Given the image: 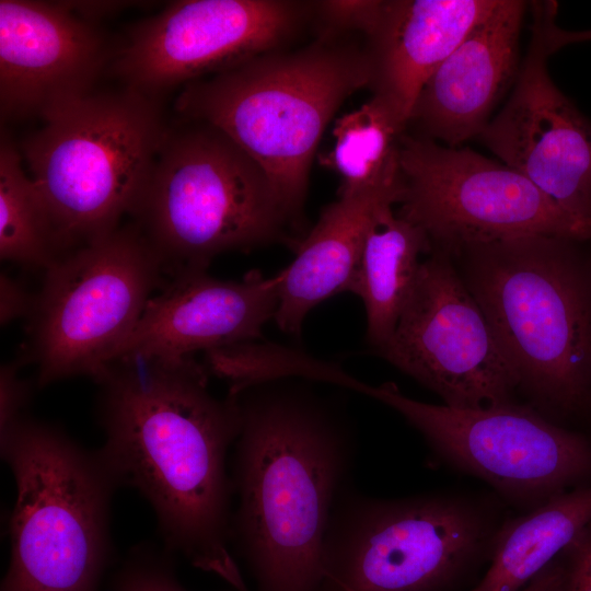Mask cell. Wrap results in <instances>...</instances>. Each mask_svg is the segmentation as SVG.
<instances>
[{
    "label": "cell",
    "instance_id": "cell-4",
    "mask_svg": "<svg viewBox=\"0 0 591 591\" xmlns=\"http://www.w3.org/2000/svg\"><path fill=\"white\" fill-rule=\"evenodd\" d=\"M338 33L324 30L305 47L275 49L187 83L176 101L185 118L218 129L263 169L298 233L328 123L345 100L373 84L368 44Z\"/></svg>",
    "mask_w": 591,
    "mask_h": 591
},
{
    "label": "cell",
    "instance_id": "cell-23",
    "mask_svg": "<svg viewBox=\"0 0 591 591\" xmlns=\"http://www.w3.org/2000/svg\"><path fill=\"white\" fill-rule=\"evenodd\" d=\"M62 254L46 205L22 169V157L4 137L0 146V256L46 269Z\"/></svg>",
    "mask_w": 591,
    "mask_h": 591
},
{
    "label": "cell",
    "instance_id": "cell-15",
    "mask_svg": "<svg viewBox=\"0 0 591 591\" xmlns=\"http://www.w3.org/2000/svg\"><path fill=\"white\" fill-rule=\"evenodd\" d=\"M107 39L67 2L0 1L2 117L45 121L92 94Z\"/></svg>",
    "mask_w": 591,
    "mask_h": 591
},
{
    "label": "cell",
    "instance_id": "cell-30",
    "mask_svg": "<svg viewBox=\"0 0 591 591\" xmlns=\"http://www.w3.org/2000/svg\"><path fill=\"white\" fill-rule=\"evenodd\" d=\"M563 568L557 557L519 591H560Z\"/></svg>",
    "mask_w": 591,
    "mask_h": 591
},
{
    "label": "cell",
    "instance_id": "cell-14",
    "mask_svg": "<svg viewBox=\"0 0 591 591\" xmlns=\"http://www.w3.org/2000/svg\"><path fill=\"white\" fill-rule=\"evenodd\" d=\"M529 49L503 107L479 134L501 163L541 189L591 235V121L548 74L543 22L532 2Z\"/></svg>",
    "mask_w": 591,
    "mask_h": 591
},
{
    "label": "cell",
    "instance_id": "cell-32",
    "mask_svg": "<svg viewBox=\"0 0 591 591\" xmlns=\"http://www.w3.org/2000/svg\"><path fill=\"white\" fill-rule=\"evenodd\" d=\"M588 242H589V244H590V246H591V235H590V237H589Z\"/></svg>",
    "mask_w": 591,
    "mask_h": 591
},
{
    "label": "cell",
    "instance_id": "cell-9",
    "mask_svg": "<svg viewBox=\"0 0 591 591\" xmlns=\"http://www.w3.org/2000/svg\"><path fill=\"white\" fill-rule=\"evenodd\" d=\"M165 265L139 225L117 228L58 257L30 322L37 384L76 375L96 382L137 326Z\"/></svg>",
    "mask_w": 591,
    "mask_h": 591
},
{
    "label": "cell",
    "instance_id": "cell-12",
    "mask_svg": "<svg viewBox=\"0 0 591 591\" xmlns=\"http://www.w3.org/2000/svg\"><path fill=\"white\" fill-rule=\"evenodd\" d=\"M376 352L444 405L513 403L514 374L451 256L431 251L391 338Z\"/></svg>",
    "mask_w": 591,
    "mask_h": 591
},
{
    "label": "cell",
    "instance_id": "cell-27",
    "mask_svg": "<svg viewBox=\"0 0 591 591\" xmlns=\"http://www.w3.org/2000/svg\"><path fill=\"white\" fill-rule=\"evenodd\" d=\"M558 557L563 568L560 591H591V522Z\"/></svg>",
    "mask_w": 591,
    "mask_h": 591
},
{
    "label": "cell",
    "instance_id": "cell-1",
    "mask_svg": "<svg viewBox=\"0 0 591 591\" xmlns=\"http://www.w3.org/2000/svg\"><path fill=\"white\" fill-rule=\"evenodd\" d=\"M193 356L129 357L112 362L101 384L99 451L117 486L153 508L166 547L235 591L248 587L233 558L228 454L240 427L237 397L218 398Z\"/></svg>",
    "mask_w": 591,
    "mask_h": 591
},
{
    "label": "cell",
    "instance_id": "cell-10",
    "mask_svg": "<svg viewBox=\"0 0 591 591\" xmlns=\"http://www.w3.org/2000/svg\"><path fill=\"white\" fill-rule=\"evenodd\" d=\"M340 387L397 412L447 464L486 482L508 503L532 510L591 483V439L518 402L478 409L434 405L340 373Z\"/></svg>",
    "mask_w": 591,
    "mask_h": 591
},
{
    "label": "cell",
    "instance_id": "cell-20",
    "mask_svg": "<svg viewBox=\"0 0 591 591\" xmlns=\"http://www.w3.org/2000/svg\"><path fill=\"white\" fill-rule=\"evenodd\" d=\"M384 204L367 232L350 286L363 302L367 339L376 350L391 338L414 289L422 260L431 252L426 234Z\"/></svg>",
    "mask_w": 591,
    "mask_h": 591
},
{
    "label": "cell",
    "instance_id": "cell-16",
    "mask_svg": "<svg viewBox=\"0 0 591 591\" xmlns=\"http://www.w3.org/2000/svg\"><path fill=\"white\" fill-rule=\"evenodd\" d=\"M278 275L248 271L221 280L207 270L171 274L153 296L113 362L129 357L183 358L254 343L275 317Z\"/></svg>",
    "mask_w": 591,
    "mask_h": 591
},
{
    "label": "cell",
    "instance_id": "cell-5",
    "mask_svg": "<svg viewBox=\"0 0 591 591\" xmlns=\"http://www.w3.org/2000/svg\"><path fill=\"white\" fill-rule=\"evenodd\" d=\"M16 498L1 591H97L111 558L117 486L99 453L57 426L25 417L1 437Z\"/></svg>",
    "mask_w": 591,
    "mask_h": 591
},
{
    "label": "cell",
    "instance_id": "cell-8",
    "mask_svg": "<svg viewBox=\"0 0 591 591\" xmlns=\"http://www.w3.org/2000/svg\"><path fill=\"white\" fill-rule=\"evenodd\" d=\"M45 123L21 152L60 248L136 216L167 132L152 100L129 89L92 93Z\"/></svg>",
    "mask_w": 591,
    "mask_h": 591
},
{
    "label": "cell",
    "instance_id": "cell-2",
    "mask_svg": "<svg viewBox=\"0 0 591 591\" xmlns=\"http://www.w3.org/2000/svg\"><path fill=\"white\" fill-rule=\"evenodd\" d=\"M293 379L229 390L241 427L231 543L258 591H318L333 507L351 483L356 442L336 405Z\"/></svg>",
    "mask_w": 591,
    "mask_h": 591
},
{
    "label": "cell",
    "instance_id": "cell-6",
    "mask_svg": "<svg viewBox=\"0 0 591 591\" xmlns=\"http://www.w3.org/2000/svg\"><path fill=\"white\" fill-rule=\"evenodd\" d=\"M169 275L217 255L302 237L263 169L218 129L167 130L136 215Z\"/></svg>",
    "mask_w": 591,
    "mask_h": 591
},
{
    "label": "cell",
    "instance_id": "cell-22",
    "mask_svg": "<svg viewBox=\"0 0 591 591\" xmlns=\"http://www.w3.org/2000/svg\"><path fill=\"white\" fill-rule=\"evenodd\" d=\"M407 126L378 95L336 120L326 162L341 177L339 195L402 192L401 141ZM398 204V202H397Z\"/></svg>",
    "mask_w": 591,
    "mask_h": 591
},
{
    "label": "cell",
    "instance_id": "cell-19",
    "mask_svg": "<svg viewBox=\"0 0 591 591\" xmlns=\"http://www.w3.org/2000/svg\"><path fill=\"white\" fill-rule=\"evenodd\" d=\"M397 197L383 193L339 195L298 243L292 263L278 274L279 328L299 334L308 313L334 294L350 290L372 220Z\"/></svg>",
    "mask_w": 591,
    "mask_h": 591
},
{
    "label": "cell",
    "instance_id": "cell-24",
    "mask_svg": "<svg viewBox=\"0 0 591 591\" xmlns=\"http://www.w3.org/2000/svg\"><path fill=\"white\" fill-rule=\"evenodd\" d=\"M112 591H187L176 579L167 556L144 546L130 554L112 583Z\"/></svg>",
    "mask_w": 591,
    "mask_h": 591
},
{
    "label": "cell",
    "instance_id": "cell-17",
    "mask_svg": "<svg viewBox=\"0 0 591 591\" xmlns=\"http://www.w3.org/2000/svg\"><path fill=\"white\" fill-rule=\"evenodd\" d=\"M528 2L499 0L424 85L410 115L417 136L448 147L478 137L520 71Z\"/></svg>",
    "mask_w": 591,
    "mask_h": 591
},
{
    "label": "cell",
    "instance_id": "cell-26",
    "mask_svg": "<svg viewBox=\"0 0 591 591\" xmlns=\"http://www.w3.org/2000/svg\"><path fill=\"white\" fill-rule=\"evenodd\" d=\"M21 362L3 364L0 371V437L25 418L23 412L31 397V384L20 378Z\"/></svg>",
    "mask_w": 591,
    "mask_h": 591
},
{
    "label": "cell",
    "instance_id": "cell-18",
    "mask_svg": "<svg viewBox=\"0 0 591 591\" xmlns=\"http://www.w3.org/2000/svg\"><path fill=\"white\" fill-rule=\"evenodd\" d=\"M498 1H385L380 24L367 39L372 88L407 127L428 79Z\"/></svg>",
    "mask_w": 591,
    "mask_h": 591
},
{
    "label": "cell",
    "instance_id": "cell-13",
    "mask_svg": "<svg viewBox=\"0 0 591 591\" xmlns=\"http://www.w3.org/2000/svg\"><path fill=\"white\" fill-rule=\"evenodd\" d=\"M308 5L285 0H184L136 24L113 63L127 89L150 96L280 49Z\"/></svg>",
    "mask_w": 591,
    "mask_h": 591
},
{
    "label": "cell",
    "instance_id": "cell-11",
    "mask_svg": "<svg viewBox=\"0 0 591 591\" xmlns=\"http://www.w3.org/2000/svg\"><path fill=\"white\" fill-rule=\"evenodd\" d=\"M396 213L418 227L431 251L450 256L502 239L586 232L528 178L468 148L404 132Z\"/></svg>",
    "mask_w": 591,
    "mask_h": 591
},
{
    "label": "cell",
    "instance_id": "cell-3",
    "mask_svg": "<svg viewBox=\"0 0 591 591\" xmlns=\"http://www.w3.org/2000/svg\"><path fill=\"white\" fill-rule=\"evenodd\" d=\"M586 243L524 235L451 255L518 391L552 420L586 410L591 396V252Z\"/></svg>",
    "mask_w": 591,
    "mask_h": 591
},
{
    "label": "cell",
    "instance_id": "cell-28",
    "mask_svg": "<svg viewBox=\"0 0 591 591\" xmlns=\"http://www.w3.org/2000/svg\"><path fill=\"white\" fill-rule=\"evenodd\" d=\"M35 296L16 278L1 273L0 276V322L4 326L12 321L32 313Z\"/></svg>",
    "mask_w": 591,
    "mask_h": 591
},
{
    "label": "cell",
    "instance_id": "cell-25",
    "mask_svg": "<svg viewBox=\"0 0 591 591\" xmlns=\"http://www.w3.org/2000/svg\"><path fill=\"white\" fill-rule=\"evenodd\" d=\"M385 1H321L314 4L325 22V30L356 31L369 39L383 15Z\"/></svg>",
    "mask_w": 591,
    "mask_h": 591
},
{
    "label": "cell",
    "instance_id": "cell-21",
    "mask_svg": "<svg viewBox=\"0 0 591 591\" xmlns=\"http://www.w3.org/2000/svg\"><path fill=\"white\" fill-rule=\"evenodd\" d=\"M591 522V484L505 519L490 565L471 591H519L554 561Z\"/></svg>",
    "mask_w": 591,
    "mask_h": 591
},
{
    "label": "cell",
    "instance_id": "cell-31",
    "mask_svg": "<svg viewBox=\"0 0 591 591\" xmlns=\"http://www.w3.org/2000/svg\"><path fill=\"white\" fill-rule=\"evenodd\" d=\"M587 409H591V396H590V399H589V403H588V405H587L586 410H587Z\"/></svg>",
    "mask_w": 591,
    "mask_h": 591
},
{
    "label": "cell",
    "instance_id": "cell-29",
    "mask_svg": "<svg viewBox=\"0 0 591 591\" xmlns=\"http://www.w3.org/2000/svg\"><path fill=\"white\" fill-rule=\"evenodd\" d=\"M544 31V39L549 56L566 45L590 42L591 30L567 31L558 27L556 15L558 4L555 1H537Z\"/></svg>",
    "mask_w": 591,
    "mask_h": 591
},
{
    "label": "cell",
    "instance_id": "cell-7",
    "mask_svg": "<svg viewBox=\"0 0 591 591\" xmlns=\"http://www.w3.org/2000/svg\"><path fill=\"white\" fill-rule=\"evenodd\" d=\"M499 501L429 493L376 498L349 483L322 549L318 591H441L490 556Z\"/></svg>",
    "mask_w": 591,
    "mask_h": 591
}]
</instances>
